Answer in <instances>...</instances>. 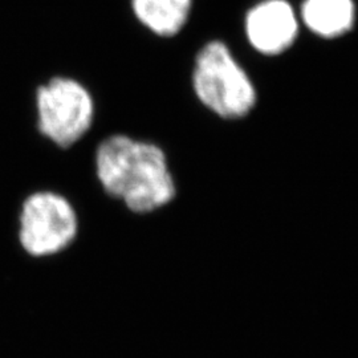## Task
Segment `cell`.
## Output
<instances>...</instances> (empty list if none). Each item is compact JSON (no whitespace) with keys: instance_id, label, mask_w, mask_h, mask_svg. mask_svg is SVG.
Wrapping results in <instances>:
<instances>
[{"instance_id":"1","label":"cell","mask_w":358,"mask_h":358,"mask_svg":"<svg viewBox=\"0 0 358 358\" xmlns=\"http://www.w3.org/2000/svg\"><path fill=\"white\" fill-rule=\"evenodd\" d=\"M93 173L101 192L136 217L157 214L178 198L169 153L150 140L122 133L105 137L94 150Z\"/></svg>"},{"instance_id":"2","label":"cell","mask_w":358,"mask_h":358,"mask_svg":"<svg viewBox=\"0 0 358 358\" xmlns=\"http://www.w3.org/2000/svg\"><path fill=\"white\" fill-rule=\"evenodd\" d=\"M192 90L198 101L222 121H242L255 110L257 92L230 48L210 41L198 52L192 71Z\"/></svg>"},{"instance_id":"3","label":"cell","mask_w":358,"mask_h":358,"mask_svg":"<svg viewBox=\"0 0 358 358\" xmlns=\"http://www.w3.org/2000/svg\"><path fill=\"white\" fill-rule=\"evenodd\" d=\"M17 244L32 259H48L69 250L80 235V214L62 192L27 194L16 215Z\"/></svg>"},{"instance_id":"4","label":"cell","mask_w":358,"mask_h":358,"mask_svg":"<svg viewBox=\"0 0 358 358\" xmlns=\"http://www.w3.org/2000/svg\"><path fill=\"white\" fill-rule=\"evenodd\" d=\"M38 133L55 146L69 149L93 127L96 106L90 90L69 77H53L36 93Z\"/></svg>"},{"instance_id":"5","label":"cell","mask_w":358,"mask_h":358,"mask_svg":"<svg viewBox=\"0 0 358 358\" xmlns=\"http://www.w3.org/2000/svg\"><path fill=\"white\" fill-rule=\"evenodd\" d=\"M244 31L259 53L280 55L297 38L299 19L287 0H263L245 15Z\"/></svg>"},{"instance_id":"6","label":"cell","mask_w":358,"mask_h":358,"mask_svg":"<svg viewBox=\"0 0 358 358\" xmlns=\"http://www.w3.org/2000/svg\"><path fill=\"white\" fill-rule=\"evenodd\" d=\"M301 19L317 36L336 38L355 26L356 6L353 0H304Z\"/></svg>"},{"instance_id":"7","label":"cell","mask_w":358,"mask_h":358,"mask_svg":"<svg viewBox=\"0 0 358 358\" xmlns=\"http://www.w3.org/2000/svg\"><path fill=\"white\" fill-rule=\"evenodd\" d=\"M192 0H131V10L142 26L162 38L176 36L186 26Z\"/></svg>"}]
</instances>
